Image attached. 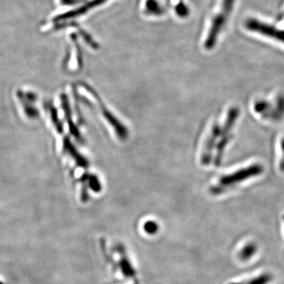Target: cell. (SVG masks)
<instances>
[{
    "mask_svg": "<svg viewBox=\"0 0 284 284\" xmlns=\"http://www.w3.org/2000/svg\"><path fill=\"white\" fill-rule=\"evenodd\" d=\"M0 284H4V283H3V282H0Z\"/></svg>",
    "mask_w": 284,
    "mask_h": 284,
    "instance_id": "obj_8",
    "label": "cell"
},
{
    "mask_svg": "<svg viewBox=\"0 0 284 284\" xmlns=\"http://www.w3.org/2000/svg\"><path fill=\"white\" fill-rule=\"evenodd\" d=\"M145 13L148 15H162L165 11L156 0H147L145 3Z\"/></svg>",
    "mask_w": 284,
    "mask_h": 284,
    "instance_id": "obj_5",
    "label": "cell"
},
{
    "mask_svg": "<svg viewBox=\"0 0 284 284\" xmlns=\"http://www.w3.org/2000/svg\"><path fill=\"white\" fill-rule=\"evenodd\" d=\"M261 172H262V168L260 165H254V166L250 167V168L238 171V172H235V173L224 176V178H222L220 179V182H219L220 183V187L216 188L217 189H215L214 193H217V191L221 187L232 186V185L236 184L238 182L249 179L251 176L258 175Z\"/></svg>",
    "mask_w": 284,
    "mask_h": 284,
    "instance_id": "obj_3",
    "label": "cell"
},
{
    "mask_svg": "<svg viewBox=\"0 0 284 284\" xmlns=\"http://www.w3.org/2000/svg\"><path fill=\"white\" fill-rule=\"evenodd\" d=\"M257 251V247L254 245V243H250L247 244L244 248L241 250V258L243 260H248L249 258H251L252 256L255 254Z\"/></svg>",
    "mask_w": 284,
    "mask_h": 284,
    "instance_id": "obj_6",
    "label": "cell"
},
{
    "mask_svg": "<svg viewBox=\"0 0 284 284\" xmlns=\"http://www.w3.org/2000/svg\"><path fill=\"white\" fill-rule=\"evenodd\" d=\"M234 2L235 0H223L222 9L213 18L211 28L209 29V34L205 43V47L208 50L213 49L216 45L220 32L224 29L229 16L231 15Z\"/></svg>",
    "mask_w": 284,
    "mask_h": 284,
    "instance_id": "obj_1",
    "label": "cell"
},
{
    "mask_svg": "<svg viewBox=\"0 0 284 284\" xmlns=\"http://www.w3.org/2000/svg\"><path fill=\"white\" fill-rule=\"evenodd\" d=\"M102 110L104 117H105L107 121H108V123L112 126L113 128H114L118 138L123 140L126 139V138H127V135H128V131H127V130L124 127V126L121 123H119L118 119H117L114 115L111 114V112H109L107 109H105L103 105Z\"/></svg>",
    "mask_w": 284,
    "mask_h": 284,
    "instance_id": "obj_4",
    "label": "cell"
},
{
    "mask_svg": "<svg viewBox=\"0 0 284 284\" xmlns=\"http://www.w3.org/2000/svg\"><path fill=\"white\" fill-rule=\"evenodd\" d=\"M246 28L251 32H257L263 36L277 39L284 44V31L277 29L275 27L256 18H249L245 23Z\"/></svg>",
    "mask_w": 284,
    "mask_h": 284,
    "instance_id": "obj_2",
    "label": "cell"
},
{
    "mask_svg": "<svg viewBox=\"0 0 284 284\" xmlns=\"http://www.w3.org/2000/svg\"><path fill=\"white\" fill-rule=\"evenodd\" d=\"M175 10L176 15H177L178 16L181 17V18H186V17L189 15V8H188L187 6H186L184 3L182 2V1H180V2L176 5Z\"/></svg>",
    "mask_w": 284,
    "mask_h": 284,
    "instance_id": "obj_7",
    "label": "cell"
}]
</instances>
